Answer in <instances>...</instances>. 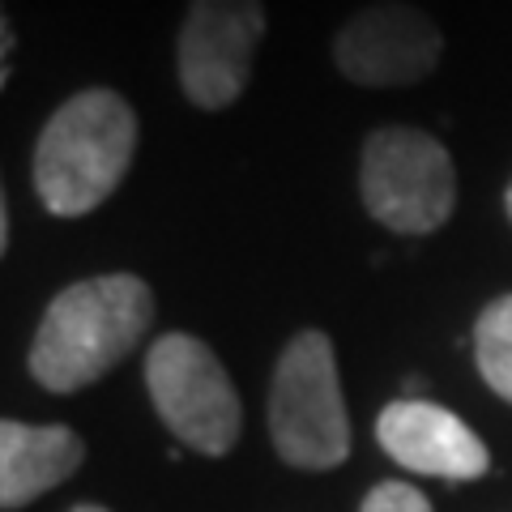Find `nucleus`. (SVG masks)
I'll use <instances>...</instances> for the list:
<instances>
[{
	"mask_svg": "<svg viewBox=\"0 0 512 512\" xmlns=\"http://www.w3.org/2000/svg\"><path fill=\"white\" fill-rule=\"evenodd\" d=\"M504 214H508V222H512V180H508V188H504Z\"/></svg>",
	"mask_w": 512,
	"mask_h": 512,
	"instance_id": "obj_14",
	"label": "nucleus"
},
{
	"mask_svg": "<svg viewBox=\"0 0 512 512\" xmlns=\"http://www.w3.org/2000/svg\"><path fill=\"white\" fill-rule=\"evenodd\" d=\"M158 299L137 274L69 282L43 308L26 350V372L47 393H82L133 355L154 329Z\"/></svg>",
	"mask_w": 512,
	"mask_h": 512,
	"instance_id": "obj_1",
	"label": "nucleus"
},
{
	"mask_svg": "<svg viewBox=\"0 0 512 512\" xmlns=\"http://www.w3.org/2000/svg\"><path fill=\"white\" fill-rule=\"evenodd\" d=\"M137 111L107 86H86L47 116L30 158L39 205L52 218H86L124 184L137 154Z\"/></svg>",
	"mask_w": 512,
	"mask_h": 512,
	"instance_id": "obj_2",
	"label": "nucleus"
},
{
	"mask_svg": "<svg viewBox=\"0 0 512 512\" xmlns=\"http://www.w3.org/2000/svg\"><path fill=\"white\" fill-rule=\"evenodd\" d=\"M474 367L483 384L512 406V291L495 295L474 320Z\"/></svg>",
	"mask_w": 512,
	"mask_h": 512,
	"instance_id": "obj_10",
	"label": "nucleus"
},
{
	"mask_svg": "<svg viewBox=\"0 0 512 512\" xmlns=\"http://www.w3.org/2000/svg\"><path fill=\"white\" fill-rule=\"evenodd\" d=\"M265 0H188L175 35V82L201 111L244 99L265 39Z\"/></svg>",
	"mask_w": 512,
	"mask_h": 512,
	"instance_id": "obj_6",
	"label": "nucleus"
},
{
	"mask_svg": "<svg viewBox=\"0 0 512 512\" xmlns=\"http://www.w3.org/2000/svg\"><path fill=\"white\" fill-rule=\"evenodd\" d=\"M269 440L291 470L325 474L350 457V410L338 350L325 329H299L282 346L269 380Z\"/></svg>",
	"mask_w": 512,
	"mask_h": 512,
	"instance_id": "obj_3",
	"label": "nucleus"
},
{
	"mask_svg": "<svg viewBox=\"0 0 512 512\" xmlns=\"http://www.w3.org/2000/svg\"><path fill=\"white\" fill-rule=\"evenodd\" d=\"M376 440L402 470L444 478V483H474L491 470V453L478 431L427 397H397L384 406L376 419Z\"/></svg>",
	"mask_w": 512,
	"mask_h": 512,
	"instance_id": "obj_8",
	"label": "nucleus"
},
{
	"mask_svg": "<svg viewBox=\"0 0 512 512\" xmlns=\"http://www.w3.org/2000/svg\"><path fill=\"white\" fill-rule=\"evenodd\" d=\"M146 393L184 448L201 457H227L244 436V402L231 372L192 333H163L146 350Z\"/></svg>",
	"mask_w": 512,
	"mask_h": 512,
	"instance_id": "obj_5",
	"label": "nucleus"
},
{
	"mask_svg": "<svg viewBox=\"0 0 512 512\" xmlns=\"http://www.w3.org/2000/svg\"><path fill=\"white\" fill-rule=\"evenodd\" d=\"M359 512H431V500H427L419 487L389 478V483H376L372 491L363 495Z\"/></svg>",
	"mask_w": 512,
	"mask_h": 512,
	"instance_id": "obj_11",
	"label": "nucleus"
},
{
	"mask_svg": "<svg viewBox=\"0 0 512 512\" xmlns=\"http://www.w3.org/2000/svg\"><path fill=\"white\" fill-rule=\"evenodd\" d=\"M86 466V440L64 423H0V508H26Z\"/></svg>",
	"mask_w": 512,
	"mask_h": 512,
	"instance_id": "obj_9",
	"label": "nucleus"
},
{
	"mask_svg": "<svg viewBox=\"0 0 512 512\" xmlns=\"http://www.w3.org/2000/svg\"><path fill=\"white\" fill-rule=\"evenodd\" d=\"M69 512H111V508H103V504H73Z\"/></svg>",
	"mask_w": 512,
	"mask_h": 512,
	"instance_id": "obj_13",
	"label": "nucleus"
},
{
	"mask_svg": "<svg viewBox=\"0 0 512 512\" xmlns=\"http://www.w3.org/2000/svg\"><path fill=\"white\" fill-rule=\"evenodd\" d=\"M0 252H9V201H0Z\"/></svg>",
	"mask_w": 512,
	"mask_h": 512,
	"instance_id": "obj_12",
	"label": "nucleus"
},
{
	"mask_svg": "<svg viewBox=\"0 0 512 512\" xmlns=\"http://www.w3.org/2000/svg\"><path fill=\"white\" fill-rule=\"evenodd\" d=\"M444 35L436 18L406 0H376L355 9L333 35V64L350 86L406 90L436 73Z\"/></svg>",
	"mask_w": 512,
	"mask_h": 512,
	"instance_id": "obj_7",
	"label": "nucleus"
},
{
	"mask_svg": "<svg viewBox=\"0 0 512 512\" xmlns=\"http://www.w3.org/2000/svg\"><path fill=\"white\" fill-rule=\"evenodd\" d=\"M359 197L384 231L436 235L457 210L453 154L414 124L372 128L359 154Z\"/></svg>",
	"mask_w": 512,
	"mask_h": 512,
	"instance_id": "obj_4",
	"label": "nucleus"
}]
</instances>
